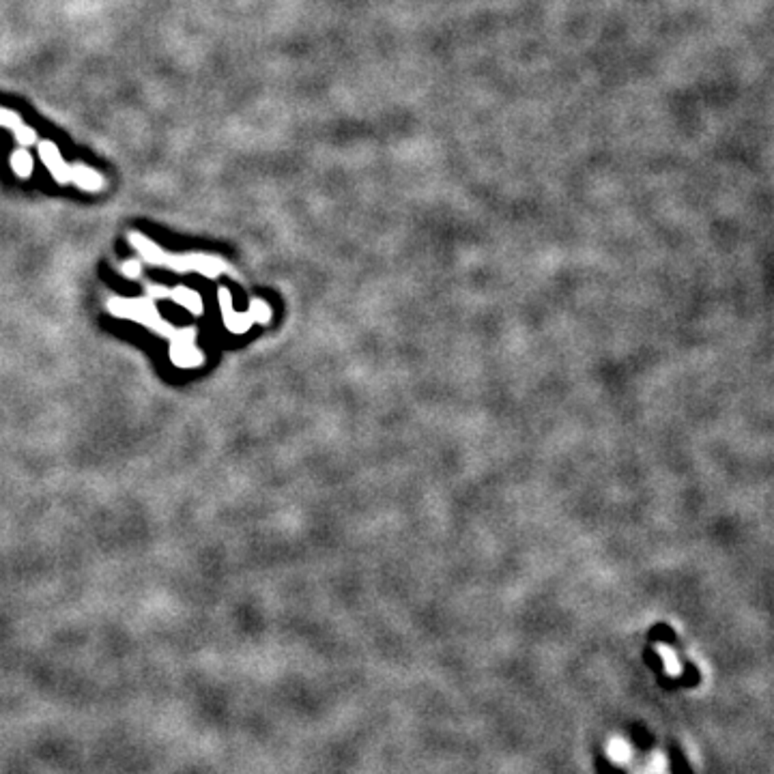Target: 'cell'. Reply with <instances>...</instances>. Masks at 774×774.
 <instances>
[{"mask_svg": "<svg viewBox=\"0 0 774 774\" xmlns=\"http://www.w3.org/2000/svg\"><path fill=\"white\" fill-rule=\"evenodd\" d=\"M37 153L41 157V162L45 164L47 172L52 174L57 183L61 185H67V183H75L80 190L84 192H101L105 188V179L89 168V166H82V164H67L59 147L52 142V140H39L37 142Z\"/></svg>", "mask_w": 774, "mask_h": 774, "instance_id": "obj_1", "label": "cell"}, {"mask_svg": "<svg viewBox=\"0 0 774 774\" xmlns=\"http://www.w3.org/2000/svg\"><path fill=\"white\" fill-rule=\"evenodd\" d=\"M108 310L114 314V316H121V318H133V321H140L144 323L149 329L162 334V336H168L172 338L174 334V327L164 323L162 318H159L155 306L151 304V299H110L108 302Z\"/></svg>", "mask_w": 774, "mask_h": 774, "instance_id": "obj_2", "label": "cell"}, {"mask_svg": "<svg viewBox=\"0 0 774 774\" xmlns=\"http://www.w3.org/2000/svg\"><path fill=\"white\" fill-rule=\"evenodd\" d=\"M0 127L11 129L13 136H15V142L20 147H24V149L26 147H35L39 142V133L33 127L26 125L24 119L17 112H13L9 108H0Z\"/></svg>", "mask_w": 774, "mask_h": 774, "instance_id": "obj_3", "label": "cell"}, {"mask_svg": "<svg viewBox=\"0 0 774 774\" xmlns=\"http://www.w3.org/2000/svg\"><path fill=\"white\" fill-rule=\"evenodd\" d=\"M218 297H220V306H222V318H224V325L228 332L232 334H246L252 325V318L248 314H241V312H235L232 310V297H230V290L228 288H220L218 290Z\"/></svg>", "mask_w": 774, "mask_h": 774, "instance_id": "obj_4", "label": "cell"}, {"mask_svg": "<svg viewBox=\"0 0 774 774\" xmlns=\"http://www.w3.org/2000/svg\"><path fill=\"white\" fill-rule=\"evenodd\" d=\"M170 359L179 368H196L202 364V353L194 346V342H181L174 340L170 346Z\"/></svg>", "mask_w": 774, "mask_h": 774, "instance_id": "obj_5", "label": "cell"}, {"mask_svg": "<svg viewBox=\"0 0 774 774\" xmlns=\"http://www.w3.org/2000/svg\"><path fill=\"white\" fill-rule=\"evenodd\" d=\"M129 244L136 248L138 252H140V256L147 260V262H151V265H159L162 267V256H164V250L159 248V246H155L153 241L149 237H144L142 232H129Z\"/></svg>", "mask_w": 774, "mask_h": 774, "instance_id": "obj_6", "label": "cell"}, {"mask_svg": "<svg viewBox=\"0 0 774 774\" xmlns=\"http://www.w3.org/2000/svg\"><path fill=\"white\" fill-rule=\"evenodd\" d=\"M166 299H172V302H177L179 306H183V308H188L192 314H202V299H200V295L196 290H192V288H185V286H177V288H172V290H168V297Z\"/></svg>", "mask_w": 774, "mask_h": 774, "instance_id": "obj_7", "label": "cell"}, {"mask_svg": "<svg viewBox=\"0 0 774 774\" xmlns=\"http://www.w3.org/2000/svg\"><path fill=\"white\" fill-rule=\"evenodd\" d=\"M11 168H13V172H15V177H17V179H29V177L33 174L35 162H33L31 153L26 151L24 147L15 149V151L11 153Z\"/></svg>", "mask_w": 774, "mask_h": 774, "instance_id": "obj_8", "label": "cell"}, {"mask_svg": "<svg viewBox=\"0 0 774 774\" xmlns=\"http://www.w3.org/2000/svg\"><path fill=\"white\" fill-rule=\"evenodd\" d=\"M609 757L616 764H626L630 759V746L622 738H613L609 742Z\"/></svg>", "mask_w": 774, "mask_h": 774, "instance_id": "obj_9", "label": "cell"}, {"mask_svg": "<svg viewBox=\"0 0 774 774\" xmlns=\"http://www.w3.org/2000/svg\"><path fill=\"white\" fill-rule=\"evenodd\" d=\"M248 316L252 318V323L256 321V323H267L269 321V316H271V310H269V306H267L265 302H260V299H252L250 302V312H248Z\"/></svg>", "mask_w": 774, "mask_h": 774, "instance_id": "obj_10", "label": "cell"}, {"mask_svg": "<svg viewBox=\"0 0 774 774\" xmlns=\"http://www.w3.org/2000/svg\"><path fill=\"white\" fill-rule=\"evenodd\" d=\"M123 274H125L127 278H138V276L142 274V265H140V260H125V262H123Z\"/></svg>", "mask_w": 774, "mask_h": 774, "instance_id": "obj_11", "label": "cell"}, {"mask_svg": "<svg viewBox=\"0 0 774 774\" xmlns=\"http://www.w3.org/2000/svg\"><path fill=\"white\" fill-rule=\"evenodd\" d=\"M660 652H662V658H664V662H667V671L673 673V676H678V673H680V664H678V660H676L673 652L664 650V648H660Z\"/></svg>", "mask_w": 774, "mask_h": 774, "instance_id": "obj_12", "label": "cell"}, {"mask_svg": "<svg viewBox=\"0 0 774 774\" xmlns=\"http://www.w3.org/2000/svg\"><path fill=\"white\" fill-rule=\"evenodd\" d=\"M650 768H652V770H656V772H658V770H662V768H664V759H662L660 755H656V757L652 759Z\"/></svg>", "mask_w": 774, "mask_h": 774, "instance_id": "obj_13", "label": "cell"}]
</instances>
